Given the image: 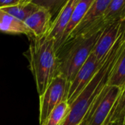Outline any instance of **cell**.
<instances>
[{
  "label": "cell",
  "instance_id": "obj_1",
  "mask_svg": "<svg viewBox=\"0 0 125 125\" xmlns=\"http://www.w3.org/2000/svg\"><path fill=\"white\" fill-rule=\"evenodd\" d=\"M123 28L116 42L110 50L101 68L75 100L69 104V111L62 125H79L85 118L94 101L107 85L115 62L125 41L122 40Z\"/></svg>",
  "mask_w": 125,
  "mask_h": 125
},
{
  "label": "cell",
  "instance_id": "obj_2",
  "mask_svg": "<svg viewBox=\"0 0 125 125\" xmlns=\"http://www.w3.org/2000/svg\"><path fill=\"white\" fill-rule=\"evenodd\" d=\"M29 40L30 45L26 54L37 91L41 96L57 74L58 59L54 41L48 34L32 37Z\"/></svg>",
  "mask_w": 125,
  "mask_h": 125
},
{
  "label": "cell",
  "instance_id": "obj_3",
  "mask_svg": "<svg viewBox=\"0 0 125 125\" xmlns=\"http://www.w3.org/2000/svg\"><path fill=\"white\" fill-rule=\"evenodd\" d=\"M103 30L91 35L72 38L61 46L57 52V75L64 77L70 83L92 52Z\"/></svg>",
  "mask_w": 125,
  "mask_h": 125
},
{
  "label": "cell",
  "instance_id": "obj_4",
  "mask_svg": "<svg viewBox=\"0 0 125 125\" xmlns=\"http://www.w3.org/2000/svg\"><path fill=\"white\" fill-rule=\"evenodd\" d=\"M69 83L60 75L54 77L45 91L40 97L39 123L45 125V123L52 111L62 101L67 100Z\"/></svg>",
  "mask_w": 125,
  "mask_h": 125
},
{
  "label": "cell",
  "instance_id": "obj_5",
  "mask_svg": "<svg viewBox=\"0 0 125 125\" xmlns=\"http://www.w3.org/2000/svg\"><path fill=\"white\" fill-rule=\"evenodd\" d=\"M111 1L112 0H94L85 16L70 34L66 42L79 36L94 34L105 28L107 25L103 21V15Z\"/></svg>",
  "mask_w": 125,
  "mask_h": 125
},
{
  "label": "cell",
  "instance_id": "obj_6",
  "mask_svg": "<svg viewBox=\"0 0 125 125\" xmlns=\"http://www.w3.org/2000/svg\"><path fill=\"white\" fill-rule=\"evenodd\" d=\"M104 60L102 62H99L96 59L94 55L91 53L85 63L78 71L75 77L69 84L66 100L69 104H72L75 100V99L91 82L94 76L104 63Z\"/></svg>",
  "mask_w": 125,
  "mask_h": 125
},
{
  "label": "cell",
  "instance_id": "obj_7",
  "mask_svg": "<svg viewBox=\"0 0 125 125\" xmlns=\"http://www.w3.org/2000/svg\"><path fill=\"white\" fill-rule=\"evenodd\" d=\"M121 22L115 21L107 25L102 32L93 50L92 54L99 62H103L112 49L121 32Z\"/></svg>",
  "mask_w": 125,
  "mask_h": 125
},
{
  "label": "cell",
  "instance_id": "obj_8",
  "mask_svg": "<svg viewBox=\"0 0 125 125\" xmlns=\"http://www.w3.org/2000/svg\"><path fill=\"white\" fill-rule=\"evenodd\" d=\"M78 1L79 0H69L52 22L48 35L54 41L56 52H57L62 35L71 19L72 15Z\"/></svg>",
  "mask_w": 125,
  "mask_h": 125
},
{
  "label": "cell",
  "instance_id": "obj_9",
  "mask_svg": "<svg viewBox=\"0 0 125 125\" xmlns=\"http://www.w3.org/2000/svg\"><path fill=\"white\" fill-rule=\"evenodd\" d=\"M52 22V15L48 10L42 8H40L24 21L34 37L47 35L51 28Z\"/></svg>",
  "mask_w": 125,
  "mask_h": 125
},
{
  "label": "cell",
  "instance_id": "obj_10",
  "mask_svg": "<svg viewBox=\"0 0 125 125\" xmlns=\"http://www.w3.org/2000/svg\"><path fill=\"white\" fill-rule=\"evenodd\" d=\"M0 32L19 35L23 34L28 38L34 37L32 32L23 21L14 18L0 9Z\"/></svg>",
  "mask_w": 125,
  "mask_h": 125
},
{
  "label": "cell",
  "instance_id": "obj_11",
  "mask_svg": "<svg viewBox=\"0 0 125 125\" xmlns=\"http://www.w3.org/2000/svg\"><path fill=\"white\" fill-rule=\"evenodd\" d=\"M94 1V0H79L78 1L77 4L76 5V6L74 8V10L72 15L71 19L64 31L63 35H62V37L61 41L59 44L58 50L66 42L70 34L74 30V28L78 25V24L81 21L83 18L85 16V15L88 12V9L91 6ZM58 50H57V52H58Z\"/></svg>",
  "mask_w": 125,
  "mask_h": 125
},
{
  "label": "cell",
  "instance_id": "obj_12",
  "mask_svg": "<svg viewBox=\"0 0 125 125\" xmlns=\"http://www.w3.org/2000/svg\"><path fill=\"white\" fill-rule=\"evenodd\" d=\"M103 125H125V84L119 93Z\"/></svg>",
  "mask_w": 125,
  "mask_h": 125
},
{
  "label": "cell",
  "instance_id": "obj_13",
  "mask_svg": "<svg viewBox=\"0 0 125 125\" xmlns=\"http://www.w3.org/2000/svg\"><path fill=\"white\" fill-rule=\"evenodd\" d=\"M125 84V43L112 69L108 83L110 86L121 88Z\"/></svg>",
  "mask_w": 125,
  "mask_h": 125
},
{
  "label": "cell",
  "instance_id": "obj_14",
  "mask_svg": "<svg viewBox=\"0 0 125 125\" xmlns=\"http://www.w3.org/2000/svg\"><path fill=\"white\" fill-rule=\"evenodd\" d=\"M124 20H125V0H112L103 15L104 24L107 26Z\"/></svg>",
  "mask_w": 125,
  "mask_h": 125
},
{
  "label": "cell",
  "instance_id": "obj_15",
  "mask_svg": "<svg viewBox=\"0 0 125 125\" xmlns=\"http://www.w3.org/2000/svg\"><path fill=\"white\" fill-rule=\"evenodd\" d=\"M40 8L32 2L20 3L14 6L0 8L2 10L19 19L21 21H24L29 16L36 12Z\"/></svg>",
  "mask_w": 125,
  "mask_h": 125
},
{
  "label": "cell",
  "instance_id": "obj_16",
  "mask_svg": "<svg viewBox=\"0 0 125 125\" xmlns=\"http://www.w3.org/2000/svg\"><path fill=\"white\" fill-rule=\"evenodd\" d=\"M69 104L67 101H62L49 114L45 125H62L69 111Z\"/></svg>",
  "mask_w": 125,
  "mask_h": 125
},
{
  "label": "cell",
  "instance_id": "obj_17",
  "mask_svg": "<svg viewBox=\"0 0 125 125\" xmlns=\"http://www.w3.org/2000/svg\"><path fill=\"white\" fill-rule=\"evenodd\" d=\"M69 0H32L30 2L35 4L39 8L48 10L53 18L54 16L56 17L61 8Z\"/></svg>",
  "mask_w": 125,
  "mask_h": 125
},
{
  "label": "cell",
  "instance_id": "obj_18",
  "mask_svg": "<svg viewBox=\"0 0 125 125\" xmlns=\"http://www.w3.org/2000/svg\"><path fill=\"white\" fill-rule=\"evenodd\" d=\"M22 0H0V8H8L20 4Z\"/></svg>",
  "mask_w": 125,
  "mask_h": 125
},
{
  "label": "cell",
  "instance_id": "obj_19",
  "mask_svg": "<svg viewBox=\"0 0 125 125\" xmlns=\"http://www.w3.org/2000/svg\"><path fill=\"white\" fill-rule=\"evenodd\" d=\"M88 113L87 115L85 116V118H84V120L79 125H88Z\"/></svg>",
  "mask_w": 125,
  "mask_h": 125
}]
</instances>
